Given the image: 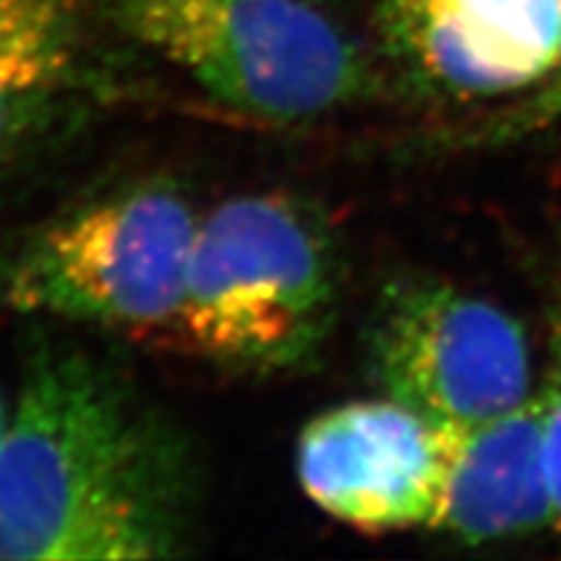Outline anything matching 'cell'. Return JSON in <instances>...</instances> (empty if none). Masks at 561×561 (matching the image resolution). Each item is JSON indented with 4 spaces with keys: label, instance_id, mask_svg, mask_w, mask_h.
I'll return each mask as SVG.
<instances>
[{
    "label": "cell",
    "instance_id": "cell-6",
    "mask_svg": "<svg viewBox=\"0 0 561 561\" xmlns=\"http://www.w3.org/2000/svg\"><path fill=\"white\" fill-rule=\"evenodd\" d=\"M450 437V426L392 398L335 405L299 432V486L314 507L362 533L432 530Z\"/></svg>",
    "mask_w": 561,
    "mask_h": 561
},
{
    "label": "cell",
    "instance_id": "cell-7",
    "mask_svg": "<svg viewBox=\"0 0 561 561\" xmlns=\"http://www.w3.org/2000/svg\"><path fill=\"white\" fill-rule=\"evenodd\" d=\"M392 62L442 100H494L561 73V0H377Z\"/></svg>",
    "mask_w": 561,
    "mask_h": 561
},
{
    "label": "cell",
    "instance_id": "cell-3",
    "mask_svg": "<svg viewBox=\"0 0 561 561\" xmlns=\"http://www.w3.org/2000/svg\"><path fill=\"white\" fill-rule=\"evenodd\" d=\"M123 37L227 110L312 123L375 96L367 53L314 0H102Z\"/></svg>",
    "mask_w": 561,
    "mask_h": 561
},
{
    "label": "cell",
    "instance_id": "cell-9",
    "mask_svg": "<svg viewBox=\"0 0 561 561\" xmlns=\"http://www.w3.org/2000/svg\"><path fill=\"white\" fill-rule=\"evenodd\" d=\"M546 528H557V500L546 460L543 396L453 430L432 530L483 546L517 541Z\"/></svg>",
    "mask_w": 561,
    "mask_h": 561
},
{
    "label": "cell",
    "instance_id": "cell-10",
    "mask_svg": "<svg viewBox=\"0 0 561 561\" xmlns=\"http://www.w3.org/2000/svg\"><path fill=\"white\" fill-rule=\"evenodd\" d=\"M549 380L541 396L546 403V460L557 500V530L561 533V257L551 276L549 294Z\"/></svg>",
    "mask_w": 561,
    "mask_h": 561
},
{
    "label": "cell",
    "instance_id": "cell-5",
    "mask_svg": "<svg viewBox=\"0 0 561 561\" xmlns=\"http://www.w3.org/2000/svg\"><path fill=\"white\" fill-rule=\"evenodd\" d=\"M367 354L385 396L450 430L500 416L533 396L523 322L442 278L385 286Z\"/></svg>",
    "mask_w": 561,
    "mask_h": 561
},
{
    "label": "cell",
    "instance_id": "cell-4",
    "mask_svg": "<svg viewBox=\"0 0 561 561\" xmlns=\"http://www.w3.org/2000/svg\"><path fill=\"white\" fill-rule=\"evenodd\" d=\"M198 219L167 180L91 195L11 244L0 257V301L70 325L170 331Z\"/></svg>",
    "mask_w": 561,
    "mask_h": 561
},
{
    "label": "cell",
    "instance_id": "cell-1",
    "mask_svg": "<svg viewBox=\"0 0 561 561\" xmlns=\"http://www.w3.org/2000/svg\"><path fill=\"white\" fill-rule=\"evenodd\" d=\"M191 442L121 369L39 339L0 434V561H146L191 549Z\"/></svg>",
    "mask_w": 561,
    "mask_h": 561
},
{
    "label": "cell",
    "instance_id": "cell-12",
    "mask_svg": "<svg viewBox=\"0 0 561 561\" xmlns=\"http://www.w3.org/2000/svg\"><path fill=\"white\" fill-rule=\"evenodd\" d=\"M551 100H553V104H557V110L561 112V73H559V79L553 81V87H551Z\"/></svg>",
    "mask_w": 561,
    "mask_h": 561
},
{
    "label": "cell",
    "instance_id": "cell-8",
    "mask_svg": "<svg viewBox=\"0 0 561 561\" xmlns=\"http://www.w3.org/2000/svg\"><path fill=\"white\" fill-rule=\"evenodd\" d=\"M102 89L83 0H0V172L60 144Z\"/></svg>",
    "mask_w": 561,
    "mask_h": 561
},
{
    "label": "cell",
    "instance_id": "cell-11",
    "mask_svg": "<svg viewBox=\"0 0 561 561\" xmlns=\"http://www.w3.org/2000/svg\"><path fill=\"white\" fill-rule=\"evenodd\" d=\"M9 405H11V401H5V396H3V392H0V434H3V430H5V419H9Z\"/></svg>",
    "mask_w": 561,
    "mask_h": 561
},
{
    "label": "cell",
    "instance_id": "cell-13",
    "mask_svg": "<svg viewBox=\"0 0 561 561\" xmlns=\"http://www.w3.org/2000/svg\"><path fill=\"white\" fill-rule=\"evenodd\" d=\"M314 3H322V0H314Z\"/></svg>",
    "mask_w": 561,
    "mask_h": 561
},
{
    "label": "cell",
    "instance_id": "cell-2",
    "mask_svg": "<svg viewBox=\"0 0 561 561\" xmlns=\"http://www.w3.org/2000/svg\"><path fill=\"white\" fill-rule=\"evenodd\" d=\"M341 284V252L312 203L234 195L201 214L170 331L224 369L294 371L331 339Z\"/></svg>",
    "mask_w": 561,
    "mask_h": 561
}]
</instances>
